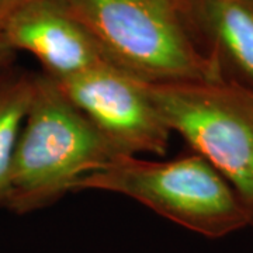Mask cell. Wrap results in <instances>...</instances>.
Listing matches in <instances>:
<instances>
[{
    "label": "cell",
    "instance_id": "cell-7",
    "mask_svg": "<svg viewBox=\"0 0 253 253\" xmlns=\"http://www.w3.org/2000/svg\"><path fill=\"white\" fill-rule=\"evenodd\" d=\"M193 34L224 81L253 91V0H186Z\"/></svg>",
    "mask_w": 253,
    "mask_h": 253
},
{
    "label": "cell",
    "instance_id": "cell-1",
    "mask_svg": "<svg viewBox=\"0 0 253 253\" xmlns=\"http://www.w3.org/2000/svg\"><path fill=\"white\" fill-rule=\"evenodd\" d=\"M113 66L152 84L225 82L199 45L186 0H61Z\"/></svg>",
    "mask_w": 253,
    "mask_h": 253
},
{
    "label": "cell",
    "instance_id": "cell-6",
    "mask_svg": "<svg viewBox=\"0 0 253 253\" xmlns=\"http://www.w3.org/2000/svg\"><path fill=\"white\" fill-rule=\"evenodd\" d=\"M0 30L16 51L33 55L42 73L58 82L111 65L61 0H33L11 13Z\"/></svg>",
    "mask_w": 253,
    "mask_h": 253
},
{
    "label": "cell",
    "instance_id": "cell-9",
    "mask_svg": "<svg viewBox=\"0 0 253 253\" xmlns=\"http://www.w3.org/2000/svg\"><path fill=\"white\" fill-rule=\"evenodd\" d=\"M16 54H17V51L10 45L9 41L6 40V37L0 30V75L11 68Z\"/></svg>",
    "mask_w": 253,
    "mask_h": 253
},
{
    "label": "cell",
    "instance_id": "cell-8",
    "mask_svg": "<svg viewBox=\"0 0 253 253\" xmlns=\"http://www.w3.org/2000/svg\"><path fill=\"white\" fill-rule=\"evenodd\" d=\"M36 73L9 68L0 75V207L6 206L18 136L27 116Z\"/></svg>",
    "mask_w": 253,
    "mask_h": 253
},
{
    "label": "cell",
    "instance_id": "cell-10",
    "mask_svg": "<svg viewBox=\"0 0 253 253\" xmlns=\"http://www.w3.org/2000/svg\"><path fill=\"white\" fill-rule=\"evenodd\" d=\"M30 1L33 0H0V26L11 13H14L16 10L23 7Z\"/></svg>",
    "mask_w": 253,
    "mask_h": 253
},
{
    "label": "cell",
    "instance_id": "cell-3",
    "mask_svg": "<svg viewBox=\"0 0 253 253\" xmlns=\"http://www.w3.org/2000/svg\"><path fill=\"white\" fill-rule=\"evenodd\" d=\"M100 190L123 194L196 234L218 239L251 226L244 201L200 155L172 161L121 156L81 177L71 193Z\"/></svg>",
    "mask_w": 253,
    "mask_h": 253
},
{
    "label": "cell",
    "instance_id": "cell-2",
    "mask_svg": "<svg viewBox=\"0 0 253 253\" xmlns=\"http://www.w3.org/2000/svg\"><path fill=\"white\" fill-rule=\"evenodd\" d=\"M121 156L66 97L58 82L36 73L4 207L27 214L51 206L71 193L81 177Z\"/></svg>",
    "mask_w": 253,
    "mask_h": 253
},
{
    "label": "cell",
    "instance_id": "cell-4",
    "mask_svg": "<svg viewBox=\"0 0 253 253\" xmlns=\"http://www.w3.org/2000/svg\"><path fill=\"white\" fill-rule=\"evenodd\" d=\"M146 86L170 132L225 177L253 226V91L229 82Z\"/></svg>",
    "mask_w": 253,
    "mask_h": 253
},
{
    "label": "cell",
    "instance_id": "cell-5",
    "mask_svg": "<svg viewBox=\"0 0 253 253\" xmlns=\"http://www.w3.org/2000/svg\"><path fill=\"white\" fill-rule=\"evenodd\" d=\"M58 84L120 155L166 154L172 132L145 82L106 65Z\"/></svg>",
    "mask_w": 253,
    "mask_h": 253
}]
</instances>
